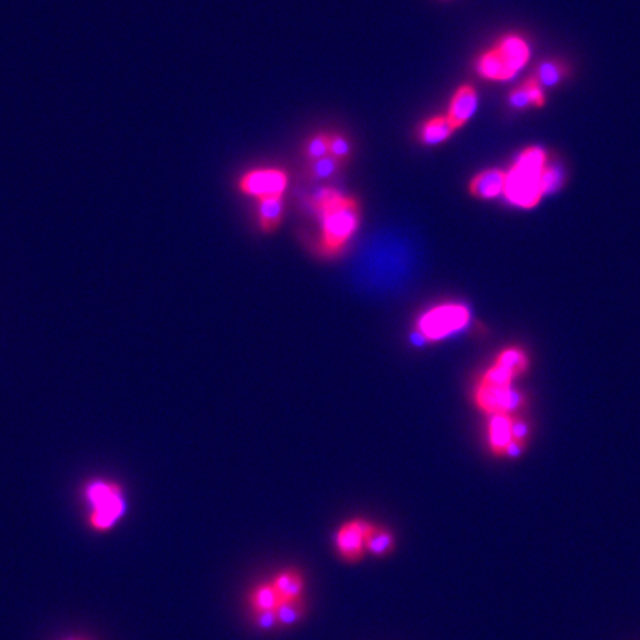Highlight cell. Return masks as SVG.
<instances>
[{"label": "cell", "mask_w": 640, "mask_h": 640, "mask_svg": "<svg viewBox=\"0 0 640 640\" xmlns=\"http://www.w3.org/2000/svg\"><path fill=\"white\" fill-rule=\"evenodd\" d=\"M562 182H563L562 169L557 165H550L549 162L545 163V167H544L542 175H541L542 193L547 195V193L559 190Z\"/></svg>", "instance_id": "22"}, {"label": "cell", "mask_w": 640, "mask_h": 640, "mask_svg": "<svg viewBox=\"0 0 640 640\" xmlns=\"http://www.w3.org/2000/svg\"><path fill=\"white\" fill-rule=\"evenodd\" d=\"M329 155V135L319 134L309 140L306 145V156L313 162Z\"/></svg>", "instance_id": "23"}, {"label": "cell", "mask_w": 640, "mask_h": 640, "mask_svg": "<svg viewBox=\"0 0 640 640\" xmlns=\"http://www.w3.org/2000/svg\"><path fill=\"white\" fill-rule=\"evenodd\" d=\"M394 547H396V537H394L393 531L386 528V526L372 523L366 540L368 554L375 557H387L393 553Z\"/></svg>", "instance_id": "14"}, {"label": "cell", "mask_w": 640, "mask_h": 640, "mask_svg": "<svg viewBox=\"0 0 640 640\" xmlns=\"http://www.w3.org/2000/svg\"><path fill=\"white\" fill-rule=\"evenodd\" d=\"M252 615H254V623H255L257 629H259L262 631H272L279 627L276 609L261 611V612H257Z\"/></svg>", "instance_id": "25"}, {"label": "cell", "mask_w": 640, "mask_h": 640, "mask_svg": "<svg viewBox=\"0 0 640 640\" xmlns=\"http://www.w3.org/2000/svg\"><path fill=\"white\" fill-rule=\"evenodd\" d=\"M523 402V398L512 386H500L480 381L476 390V403L489 416H510Z\"/></svg>", "instance_id": "7"}, {"label": "cell", "mask_w": 640, "mask_h": 640, "mask_svg": "<svg viewBox=\"0 0 640 640\" xmlns=\"http://www.w3.org/2000/svg\"><path fill=\"white\" fill-rule=\"evenodd\" d=\"M487 449L498 458L516 460L523 455L526 446L513 439L512 416H491L487 424Z\"/></svg>", "instance_id": "8"}, {"label": "cell", "mask_w": 640, "mask_h": 640, "mask_svg": "<svg viewBox=\"0 0 640 640\" xmlns=\"http://www.w3.org/2000/svg\"><path fill=\"white\" fill-rule=\"evenodd\" d=\"M288 187V175L277 167L254 169L244 174L239 181L240 192L254 196L258 200L270 197H284Z\"/></svg>", "instance_id": "6"}, {"label": "cell", "mask_w": 640, "mask_h": 640, "mask_svg": "<svg viewBox=\"0 0 640 640\" xmlns=\"http://www.w3.org/2000/svg\"><path fill=\"white\" fill-rule=\"evenodd\" d=\"M282 215H284V200L282 197L258 200V217L262 232H274L282 221Z\"/></svg>", "instance_id": "17"}, {"label": "cell", "mask_w": 640, "mask_h": 640, "mask_svg": "<svg viewBox=\"0 0 640 640\" xmlns=\"http://www.w3.org/2000/svg\"><path fill=\"white\" fill-rule=\"evenodd\" d=\"M567 73H568L567 67H564L560 61L550 60L541 63L532 78L540 83L541 88H552L567 76Z\"/></svg>", "instance_id": "19"}, {"label": "cell", "mask_w": 640, "mask_h": 640, "mask_svg": "<svg viewBox=\"0 0 640 640\" xmlns=\"http://www.w3.org/2000/svg\"><path fill=\"white\" fill-rule=\"evenodd\" d=\"M478 92L473 86L463 85L457 89L454 93L453 100H450L449 110L446 118L449 122L454 125L455 129L464 126L478 110Z\"/></svg>", "instance_id": "9"}, {"label": "cell", "mask_w": 640, "mask_h": 640, "mask_svg": "<svg viewBox=\"0 0 640 640\" xmlns=\"http://www.w3.org/2000/svg\"><path fill=\"white\" fill-rule=\"evenodd\" d=\"M454 125L446 116H436L427 120L420 129V140L425 145H438L455 133Z\"/></svg>", "instance_id": "16"}, {"label": "cell", "mask_w": 640, "mask_h": 640, "mask_svg": "<svg viewBox=\"0 0 640 640\" xmlns=\"http://www.w3.org/2000/svg\"><path fill=\"white\" fill-rule=\"evenodd\" d=\"M505 172L498 169H487V171L476 175L470 182V192L479 199H494L504 192Z\"/></svg>", "instance_id": "11"}, {"label": "cell", "mask_w": 640, "mask_h": 640, "mask_svg": "<svg viewBox=\"0 0 640 640\" xmlns=\"http://www.w3.org/2000/svg\"><path fill=\"white\" fill-rule=\"evenodd\" d=\"M340 166H341L340 160L335 159L332 155H326L324 158L311 162L310 175L316 180H326V178L334 177L338 172Z\"/></svg>", "instance_id": "21"}, {"label": "cell", "mask_w": 640, "mask_h": 640, "mask_svg": "<svg viewBox=\"0 0 640 640\" xmlns=\"http://www.w3.org/2000/svg\"><path fill=\"white\" fill-rule=\"evenodd\" d=\"M270 581L277 590L280 600H294L304 597L306 579L303 572L295 568H287L284 571H279Z\"/></svg>", "instance_id": "10"}, {"label": "cell", "mask_w": 640, "mask_h": 640, "mask_svg": "<svg viewBox=\"0 0 640 640\" xmlns=\"http://www.w3.org/2000/svg\"><path fill=\"white\" fill-rule=\"evenodd\" d=\"M351 152L350 143L341 135H329V155L340 162H344Z\"/></svg>", "instance_id": "24"}, {"label": "cell", "mask_w": 640, "mask_h": 640, "mask_svg": "<svg viewBox=\"0 0 640 640\" xmlns=\"http://www.w3.org/2000/svg\"><path fill=\"white\" fill-rule=\"evenodd\" d=\"M313 206L322 222L319 249L328 257L336 255L359 227V203L353 197L324 188L313 199Z\"/></svg>", "instance_id": "1"}, {"label": "cell", "mask_w": 640, "mask_h": 640, "mask_svg": "<svg viewBox=\"0 0 640 640\" xmlns=\"http://www.w3.org/2000/svg\"><path fill=\"white\" fill-rule=\"evenodd\" d=\"M307 605L304 597L294 600H282L276 608L279 627H294L306 616Z\"/></svg>", "instance_id": "18"}, {"label": "cell", "mask_w": 640, "mask_h": 640, "mask_svg": "<svg viewBox=\"0 0 640 640\" xmlns=\"http://www.w3.org/2000/svg\"><path fill=\"white\" fill-rule=\"evenodd\" d=\"M547 163V155L540 147H530L517 158L505 174L504 195L522 208H532L542 197L541 175Z\"/></svg>", "instance_id": "2"}, {"label": "cell", "mask_w": 640, "mask_h": 640, "mask_svg": "<svg viewBox=\"0 0 640 640\" xmlns=\"http://www.w3.org/2000/svg\"><path fill=\"white\" fill-rule=\"evenodd\" d=\"M523 86H525L526 92H528V96L532 101V105L541 107L544 104V92H542V88L540 86V83L534 78H531L523 83Z\"/></svg>", "instance_id": "26"}, {"label": "cell", "mask_w": 640, "mask_h": 640, "mask_svg": "<svg viewBox=\"0 0 640 640\" xmlns=\"http://www.w3.org/2000/svg\"><path fill=\"white\" fill-rule=\"evenodd\" d=\"M85 495L91 504L89 525L98 532L111 530L125 513L122 487L108 480H92L85 487Z\"/></svg>", "instance_id": "3"}, {"label": "cell", "mask_w": 640, "mask_h": 640, "mask_svg": "<svg viewBox=\"0 0 640 640\" xmlns=\"http://www.w3.org/2000/svg\"><path fill=\"white\" fill-rule=\"evenodd\" d=\"M470 320V311L461 304H442L425 311L417 322V332L425 341H439L458 332Z\"/></svg>", "instance_id": "4"}, {"label": "cell", "mask_w": 640, "mask_h": 640, "mask_svg": "<svg viewBox=\"0 0 640 640\" xmlns=\"http://www.w3.org/2000/svg\"><path fill=\"white\" fill-rule=\"evenodd\" d=\"M371 528L372 522L362 517L343 522L334 535L336 554L347 563L361 562L368 554L366 540Z\"/></svg>", "instance_id": "5"}, {"label": "cell", "mask_w": 640, "mask_h": 640, "mask_svg": "<svg viewBox=\"0 0 640 640\" xmlns=\"http://www.w3.org/2000/svg\"><path fill=\"white\" fill-rule=\"evenodd\" d=\"M495 363L508 369L515 375H519L525 371L526 365H528V361H526V356L523 351L517 349H508L498 356Z\"/></svg>", "instance_id": "20"}, {"label": "cell", "mask_w": 640, "mask_h": 640, "mask_svg": "<svg viewBox=\"0 0 640 640\" xmlns=\"http://www.w3.org/2000/svg\"><path fill=\"white\" fill-rule=\"evenodd\" d=\"M280 602H282L280 596L274 589L272 581L259 582V584L252 587V590L248 594V605L252 614L276 609Z\"/></svg>", "instance_id": "15"}, {"label": "cell", "mask_w": 640, "mask_h": 640, "mask_svg": "<svg viewBox=\"0 0 640 640\" xmlns=\"http://www.w3.org/2000/svg\"><path fill=\"white\" fill-rule=\"evenodd\" d=\"M70 640H76V639H70Z\"/></svg>", "instance_id": "28"}, {"label": "cell", "mask_w": 640, "mask_h": 640, "mask_svg": "<svg viewBox=\"0 0 640 640\" xmlns=\"http://www.w3.org/2000/svg\"><path fill=\"white\" fill-rule=\"evenodd\" d=\"M495 49L500 52V55L515 73H517L530 60V48L522 37L519 36H507L500 41V43L495 46Z\"/></svg>", "instance_id": "12"}, {"label": "cell", "mask_w": 640, "mask_h": 640, "mask_svg": "<svg viewBox=\"0 0 640 640\" xmlns=\"http://www.w3.org/2000/svg\"><path fill=\"white\" fill-rule=\"evenodd\" d=\"M476 68L482 78L489 81H510L516 74L495 48L480 56Z\"/></svg>", "instance_id": "13"}, {"label": "cell", "mask_w": 640, "mask_h": 640, "mask_svg": "<svg viewBox=\"0 0 640 640\" xmlns=\"http://www.w3.org/2000/svg\"><path fill=\"white\" fill-rule=\"evenodd\" d=\"M508 103H510V105L515 108H526L528 105H532V101L523 85L510 93V97H508Z\"/></svg>", "instance_id": "27"}]
</instances>
